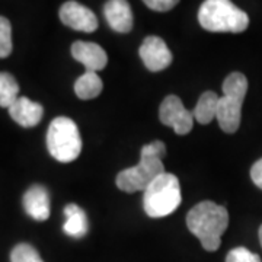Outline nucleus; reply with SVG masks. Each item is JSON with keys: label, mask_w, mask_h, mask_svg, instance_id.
I'll return each instance as SVG.
<instances>
[{"label": "nucleus", "mask_w": 262, "mask_h": 262, "mask_svg": "<svg viewBox=\"0 0 262 262\" xmlns=\"http://www.w3.org/2000/svg\"><path fill=\"white\" fill-rule=\"evenodd\" d=\"M187 226L206 251L214 252L220 248L222 236L229 226V213L226 207L213 201H201L188 211Z\"/></svg>", "instance_id": "f257e3e1"}, {"label": "nucleus", "mask_w": 262, "mask_h": 262, "mask_svg": "<svg viewBox=\"0 0 262 262\" xmlns=\"http://www.w3.org/2000/svg\"><path fill=\"white\" fill-rule=\"evenodd\" d=\"M198 22L210 32L239 34L249 27V16L230 0H206L198 10Z\"/></svg>", "instance_id": "f03ea898"}, {"label": "nucleus", "mask_w": 262, "mask_h": 262, "mask_svg": "<svg viewBox=\"0 0 262 262\" xmlns=\"http://www.w3.org/2000/svg\"><path fill=\"white\" fill-rule=\"evenodd\" d=\"M222 88L223 96L219 99L215 120L225 133L233 134L241 127L242 103L248 92V79L242 73L233 72L226 77Z\"/></svg>", "instance_id": "7ed1b4c3"}, {"label": "nucleus", "mask_w": 262, "mask_h": 262, "mask_svg": "<svg viewBox=\"0 0 262 262\" xmlns=\"http://www.w3.org/2000/svg\"><path fill=\"white\" fill-rule=\"evenodd\" d=\"M181 185L173 173L163 172L146 188L143 195V208L146 214L160 219L172 214L181 204Z\"/></svg>", "instance_id": "20e7f679"}, {"label": "nucleus", "mask_w": 262, "mask_h": 262, "mask_svg": "<svg viewBox=\"0 0 262 262\" xmlns=\"http://www.w3.org/2000/svg\"><path fill=\"white\" fill-rule=\"evenodd\" d=\"M50 155L61 163H70L82 151V137L76 122L67 117L54 118L47 131Z\"/></svg>", "instance_id": "39448f33"}, {"label": "nucleus", "mask_w": 262, "mask_h": 262, "mask_svg": "<svg viewBox=\"0 0 262 262\" xmlns=\"http://www.w3.org/2000/svg\"><path fill=\"white\" fill-rule=\"evenodd\" d=\"M163 172H165V166L162 159L140 151V162L133 168L121 170L115 178V184L121 191L128 194L137 191L144 192L146 188Z\"/></svg>", "instance_id": "423d86ee"}, {"label": "nucleus", "mask_w": 262, "mask_h": 262, "mask_svg": "<svg viewBox=\"0 0 262 262\" xmlns=\"http://www.w3.org/2000/svg\"><path fill=\"white\" fill-rule=\"evenodd\" d=\"M159 118L162 124L172 127L179 136L188 134L194 125V114L188 111L177 95H169L162 101Z\"/></svg>", "instance_id": "0eeeda50"}, {"label": "nucleus", "mask_w": 262, "mask_h": 262, "mask_svg": "<svg viewBox=\"0 0 262 262\" xmlns=\"http://www.w3.org/2000/svg\"><path fill=\"white\" fill-rule=\"evenodd\" d=\"M58 16L66 27L80 32H95L99 27L98 18L94 12L75 0L66 2L60 8Z\"/></svg>", "instance_id": "6e6552de"}, {"label": "nucleus", "mask_w": 262, "mask_h": 262, "mask_svg": "<svg viewBox=\"0 0 262 262\" xmlns=\"http://www.w3.org/2000/svg\"><path fill=\"white\" fill-rule=\"evenodd\" d=\"M139 54L150 72H162L172 63V53L166 42L156 35H150L143 41Z\"/></svg>", "instance_id": "1a4fd4ad"}, {"label": "nucleus", "mask_w": 262, "mask_h": 262, "mask_svg": "<svg viewBox=\"0 0 262 262\" xmlns=\"http://www.w3.org/2000/svg\"><path fill=\"white\" fill-rule=\"evenodd\" d=\"M72 56L86 67V72H99L108 64L106 53L95 42L76 41L72 46Z\"/></svg>", "instance_id": "9d476101"}, {"label": "nucleus", "mask_w": 262, "mask_h": 262, "mask_svg": "<svg viewBox=\"0 0 262 262\" xmlns=\"http://www.w3.org/2000/svg\"><path fill=\"white\" fill-rule=\"evenodd\" d=\"M9 115L20 127L32 128L42 120L44 108L41 103L34 102L27 96H19L15 103L9 108Z\"/></svg>", "instance_id": "9b49d317"}, {"label": "nucleus", "mask_w": 262, "mask_h": 262, "mask_svg": "<svg viewBox=\"0 0 262 262\" xmlns=\"http://www.w3.org/2000/svg\"><path fill=\"white\" fill-rule=\"evenodd\" d=\"M103 15L115 32L127 34L133 29V12L127 0H108L103 6Z\"/></svg>", "instance_id": "f8f14e48"}, {"label": "nucleus", "mask_w": 262, "mask_h": 262, "mask_svg": "<svg viewBox=\"0 0 262 262\" xmlns=\"http://www.w3.org/2000/svg\"><path fill=\"white\" fill-rule=\"evenodd\" d=\"M27 214L37 222H46L50 217V194L42 185H32L24 195Z\"/></svg>", "instance_id": "ddd939ff"}, {"label": "nucleus", "mask_w": 262, "mask_h": 262, "mask_svg": "<svg viewBox=\"0 0 262 262\" xmlns=\"http://www.w3.org/2000/svg\"><path fill=\"white\" fill-rule=\"evenodd\" d=\"M64 215L66 222L63 225V230L66 234L72 237H83L88 233L89 223L83 208H80L77 204H67L64 207Z\"/></svg>", "instance_id": "4468645a"}, {"label": "nucleus", "mask_w": 262, "mask_h": 262, "mask_svg": "<svg viewBox=\"0 0 262 262\" xmlns=\"http://www.w3.org/2000/svg\"><path fill=\"white\" fill-rule=\"evenodd\" d=\"M219 99H220V96L215 92H211V91L204 92L200 96L195 108L192 111L194 120L200 122V124H210L213 120H215L217 118Z\"/></svg>", "instance_id": "2eb2a0df"}, {"label": "nucleus", "mask_w": 262, "mask_h": 262, "mask_svg": "<svg viewBox=\"0 0 262 262\" xmlns=\"http://www.w3.org/2000/svg\"><path fill=\"white\" fill-rule=\"evenodd\" d=\"M103 89L102 79L96 72H84L75 82V94L83 99H94L99 96Z\"/></svg>", "instance_id": "dca6fc26"}, {"label": "nucleus", "mask_w": 262, "mask_h": 262, "mask_svg": "<svg viewBox=\"0 0 262 262\" xmlns=\"http://www.w3.org/2000/svg\"><path fill=\"white\" fill-rule=\"evenodd\" d=\"M19 98V84L10 73L0 72V106L8 108Z\"/></svg>", "instance_id": "f3484780"}, {"label": "nucleus", "mask_w": 262, "mask_h": 262, "mask_svg": "<svg viewBox=\"0 0 262 262\" xmlns=\"http://www.w3.org/2000/svg\"><path fill=\"white\" fill-rule=\"evenodd\" d=\"M10 262H44L38 251L29 244H18L10 252Z\"/></svg>", "instance_id": "a211bd4d"}, {"label": "nucleus", "mask_w": 262, "mask_h": 262, "mask_svg": "<svg viewBox=\"0 0 262 262\" xmlns=\"http://www.w3.org/2000/svg\"><path fill=\"white\" fill-rule=\"evenodd\" d=\"M12 48V25L9 19L0 16V58L9 57Z\"/></svg>", "instance_id": "6ab92c4d"}, {"label": "nucleus", "mask_w": 262, "mask_h": 262, "mask_svg": "<svg viewBox=\"0 0 262 262\" xmlns=\"http://www.w3.org/2000/svg\"><path fill=\"white\" fill-rule=\"evenodd\" d=\"M226 262H261V258L256 253L241 246V248H234L227 253Z\"/></svg>", "instance_id": "aec40b11"}, {"label": "nucleus", "mask_w": 262, "mask_h": 262, "mask_svg": "<svg viewBox=\"0 0 262 262\" xmlns=\"http://www.w3.org/2000/svg\"><path fill=\"white\" fill-rule=\"evenodd\" d=\"M143 2L149 9L156 12H168L179 3V0H143Z\"/></svg>", "instance_id": "412c9836"}, {"label": "nucleus", "mask_w": 262, "mask_h": 262, "mask_svg": "<svg viewBox=\"0 0 262 262\" xmlns=\"http://www.w3.org/2000/svg\"><path fill=\"white\" fill-rule=\"evenodd\" d=\"M251 178H252L253 184L262 189V159L256 160L253 163L252 169H251Z\"/></svg>", "instance_id": "4be33fe9"}, {"label": "nucleus", "mask_w": 262, "mask_h": 262, "mask_svg": "<svg viewBox=\"0 0 262 262\" xmlns=\"http://www.w3.org/2000/svg\"><path fill=\"white\" fill-rule=\"evenodd\" d=\"M259 242H261V245H262V226L259 227Z\"/></svg>", "instance_id": "5701e85b"}]
</instances>
